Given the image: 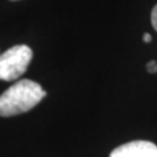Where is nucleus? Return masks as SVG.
<instances>
[{
	"label": "nucleus",
	"instance_id": "nucleus-6",
	"mask_svg": "<svg viewBox=\"0 0 157 157\" xmlns=\"http://www.w3.org/2000/svg\"><path fill=\"white\" fill-rule=\"evenodd\" d=\"M143 41H144L145 43H149V42L152 41V37H151L149 33H145V34H144V36H143Z\"/></svg>",
	"mask_w": 157,
	"mask_h": 157
},
{
	"label": "nucleus",
	"instance_id": "nucleus-3",
	"mask_svg": "<svg viewBox=\"0 0 157 157\" xmlns=\"http://www.w3.org/2000/svg\"><path fill=\"white\" fill-rule=\"evenodd\" d=\"M110 157H157V145L145 140L130 141L115 148Z\"/></svg>",
	"mask_w": 157,
	"mask_h": 157
},
{
	"label": "nucleus",
	"instance_id": "nucleus-2",
	"mask_svg": "<svg viewBox=\"0 0 157 157\" xmlns=\"http://www.w3.org/2000/svg\"><path fill=\"white\" fill-rule=\"evenodd\" d=\"M33 51L26 45H17L0 54V80H16L26 71Z\"/></svg>",
	"mask_w": 157,
	"mask_h": 157
},
{
	"label": "nucleus",
	"instance_id": "nucleus-5",
	"mask_svg": "<svg viewBox=\"0 0 157 157\" xmlns=\"http://www.w3.org/2000/svg\"><path fill=\"white\" fill-rule=\"evenodd\" d=\"M147 71L149 73H157V62L151 60V62L147 63Z\"/></svg>",
	"mask_w": 157,
	"mask_h": 157
},
{
	"label": "nucleus",
	"instance_id": "nucleus-4",
	"mask_svg": "<svg viewBox=\"0 0 157 157\" xmlns=\"http://www.w3.org/2000/svg\"><path fill=\"white\" fill-rule=\"evenodd\" d=\"M151 22H152V26H153V29L157 32V4L153 7V9H152V13H151Z\"/></svg>",
	"mask_w": 157,
	"mask_h": 157
},
{
	"label": "nucleus",
	"instance_id": "nucleus-1",
	"mask_svg": "<svg viewBox=\"0 0 157 157\" xmlns=\"http://www.w3.org/2000/svg\"><path fill=\"white\" fill-rule=\"evenodd\" d=\"M43 97H46V90L38 82L29 78L20 80L0 96V117L26 113L38 105Z\"/></svg>",
	"mask_w": 157,
	"mask_h": 157
}]
</instances>
